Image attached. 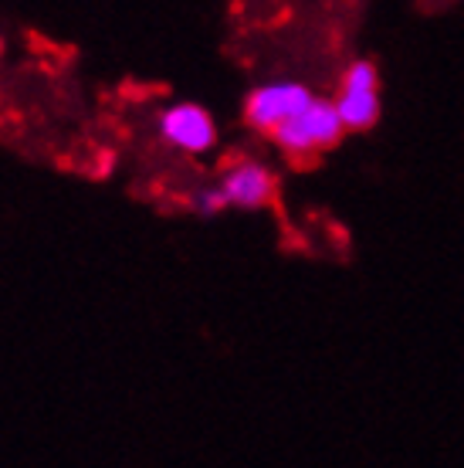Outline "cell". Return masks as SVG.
I'll return each mask as SVG.
<instances>
[{
    "label": "cell",
    "mask_w": 464,
    "mask_h": 468,
    "mask_svg": "<svg viewBox=\"0 0 464 468\" xmlns=\"http://www.w3.org/2000/svg\"><path fill=\"white\" fill-rule=\"evenodd\" d=\"M217 187H221L227 207L261 211L275 197V174L261 160H237V164H231L224 170Z\"/></svg>",
    "instance_id": "5"
},
{
    "label": "cell",
    "mask_w": 464,
    "mask_h": 468,
    "mask_svg": "<svg viewBox=\"0 0 464 468\" xmlns=\"http://www.w3.org/2000/svg\"><path fill=\"white\" fill-rule=\"evenodd\" d=\"M190 204H194V211L204 214V218H214V214H221L224 207H227V200H224L221 187H200Z\"/></svg>",
    "instance_id": "6"
},
{
    "label": "cell",
    "mask_w": 464,
    "mask_h": 468,
    "mask_svg": "<svg viewBox=\"0 0 464 468\" xmlns=\"http://www.w3.org/2000/svg\"><path fill=\"white\" fill-rule=\"evenodd\" d=\"M336 109L346 129H370L380 116V79L370 61H353L343 75Z\"/></svg>",
    "instance_id": "4"
},
{
    "label": "cell",
    "mask_w": 464,
    "mask_h": 468,
    "mask_svg": "<svg viewBox=\"0 0 464 468\" xmlns=\"http://www.w3.org/2000/svg\"><path fill=\"white\" fill-rule=\"evenodd\" d=\"M156 129L166 146L186 153V156H204L217 146V122L207 109L197 102H174L156 119Z\"/></svg>",
    "instance_id": "3"
},
{
    "label": "cell",
    "mask_w": 464,
    "mask_h": 468,
    "mask_svg": "<svg viewBox=\"0 0 464 468\" xmlns=\"http://www.w3.org/2000/svg\"><path fill=\"white\" fill-rule=\"evenodd\" d=\"M312 99L315 95L302 82H265L251 89L244 99V122L255 133L271 136L281 122H289L295 112H302Z\"/></svg>",
    "instance_id": "2"
},
{
    "label": "cell",
    "mask_w": 464,
    "mask_h": 468,
    "mask_svg": "<svg viewBox=\"0 0 464 468\" xmlns=\"http://www.w3.org/2000/svg\"><path fill=\"white\" fill-rule=\"evenodd\" d=\"M0 45H4V41H0Z\"/></svg>",
    "instance_id": "7"
},
{
    "label": "cell",
    "mask_w": 464,
    "mask_h": 468,
    "mask_svg": "<svg viewBox=\"0 0 464 468\" xmlns=\"http://www.w3.org/2000/svg\"><path fill=\"white\" fill-rule=\"evenodd\" d=\"M346 133V122L339 116L336 99H312L302 112H295L289 122H281L271 140L285 156H312L319 150L336 146L339 136Z\"/></svg>",
    "instance_id": "1"
}]
</instances>
